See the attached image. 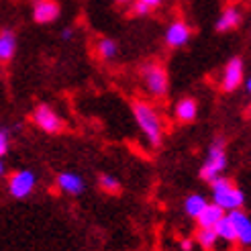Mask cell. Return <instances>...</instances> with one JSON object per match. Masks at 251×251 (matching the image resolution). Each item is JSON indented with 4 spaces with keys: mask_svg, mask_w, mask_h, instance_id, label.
Listing matches in <instances>:
<instances>
[{
    "mask_svg": "<svg viewBox=\"0 0 251 251\" xmlns=\"http://www.w3.org/2000/svg\"><path fill=\"white\" fill-rule=\"evenodd\" d=\"M131 110L145 141L151 147H159L164 141V119H161L159 110L153 104H149L147 100H135L131 104Z\"/></svg>",
    "mask_w": 251,
    "mask_h": 251,
    "instance_id": "6da1fadb",
    "label": "cell"
},
{
    "mask_svg": "<svg viewBox=\"0 0 251 251\" xmlns=\"http://www.w3.org/2000/svg\"><path fill=\"white\" fill-rule=\"evenodd\" d=\"M210 202L221 206L225 212L239 210L245 204V194L239 186L233 180H229L227 176H221L215 182H210Z\"/></svg>",
    "mask_w": 251,
    "mask_h": 251,
    "instance_id": "7a4b0ae2",
    "label": "cell"
},
{
    "mask_svg": "<svg viewBox=\"0 0 251 251\" xmlns=\"http://www.w3.org/2000/svg\"><path fill=\"white\" fill-rule=\"evenodd\" d=\"M225 170H227V145H225V139L219 137L206 149V157L200 166V178L210 184L225 176Z\"/></svg>",
    "mask_w": 251,
    "mask_h": 251,
    "instance_id": "3957f363",
    "label": "cell"
},
{
    "mask_svg": "<svg viewBox=\"0 0 251 251\" xmlns=\"http://www.w3.org/2000/svg\"><path fill=\"white\" fill-rule=\"evenodd\" d=\"M141 82L149 96L153 98H166L170 90V76L168 70L159 61H147L141 68Z\"/></svg>",
    "mask_w": 251,
    "mask_h": 251,
    "instance_id": "277c9868",
    "label": "cell"
},
{
    "mask_svg": "<svg viewBox=\"0 0 251 251\" xmlns=\"http://www.w3.org/2000/svg\"><path fill=\"white\" fill-rule=\"evenodd\" d=\"M33 123L39 127L43 133H49V135H57L66 129V123L64 119H61L55 108H51L49 104L41 102V104H37L35 110H33V115H31Z\"/></svg>",
    "mask_w": 251,
    "mask_h": 251,
    "instance_id": "5b68a950",
    "label": "cell"
},
{
    "mask_svg": "<svg viewBox=\"0 0 251 251\" xmlns=\"http://www.w3.org/2000/svg\"><path fill=\"white\" fill-rule=\"evenodd\" d=\"M35 186H37V176L33 170H17L8 176V192L17 200L31 196Z\"/></svg>",
    "mask_w": 251,
    "mask_h": 251,
    "instance_id": "8992f818",
    "label": "cell"
},
{
    "mask_svg": "<svg viewBox=\"0 0 251 251\" xmlns=\"http://www.w3.org/2000/svg\"><path fill=\"white\" fill-rule=\"evenodd\" d=\"M245 82V66L241 57H231L223 68L221 74V90L223 92H235L237 88Z\"/></svg>",
    "mask_w": 251,
    "mask_h": 251,
    "instance_id": "52a82bcc",
    "label": "cell"
},
{
    "mask_svg": "<svg viewBox=\"0 0 251 251\" xmlns=\"http://www.w3.org/2000/svg\"><path fill=\"white\" fill-rule=\"evenodd\" d=\"M190 37H192V29H190V25H188L186 21L178 19V21H172L168 25V29L164 33V41L168 47L172 49H180L184 45H188V41H190Z\"/></svg>",
    "mask_w": 251,
    "mask_h": 251,
    "instance_id": "ba28073f",
    "label": "cell"
},
{
    "mask_svg": "<svg viewBox=\"0 0 251 251\" xmlns=\"http://www.w3.org/2000/svg\"><path fill=\"white\" fill-rule=\"evenodd\" d=\"M33 21L37 25H49L55 23L61 15V6L57 0H33V8H31Z\"/></svg>",
    "mask_w": 251,
    "mask_h": 251,
    "instance_id": "9c48e42d",
    "label": "cell"
},
{
    "mask_svg": "<svg viewBox=\"0 0 251 251\" xmlns=\"http://www.w3.org/2000/svg\"><path fill=\"white\" fill-rule=\"evenodd\" d=\"M231 223H233V229H235V235H237V243L243 245V247H249L251 245V219L249 215L239 208V210H231L227 212Z\"/></svg>",
    "mask_w": 251,
    "mask_h": 251,
    "instance_id": "30bf717a",
    "label": "cell"
},
{
    "mask_svg": "<svg viewBox=\"0 0 251 251\" xmlns=\"http://www.w3.org/2000/svg\"><path fill=\"white\" fill-rule=\"evenodd\" d=\"M57 188L64 194H70V196H80L84 190H86V182L80 174L76 172H61L57 176Z\"/></svg>",
    "mask_w": 251,
    "mask_h": 251,
    "instance_id": "8fae6325",
    "label": "cell"
},
{
    "mask_svg": "<svg viewBox=\"0 0 251 251\" xmlns=\"http://www.w3.org/2000/svg\"><path fill=\"white\" fill-rule=\"evenodd\" d=\"M241 21H243L241 8L235 6V4H231V6H227V8H225L221 15H219V19H217V23H215V29H217L219 33H229V31H233V29L239 27Z\"/></svg>",
    "mask_w": 251,
    "mask_h": 251,
    "instance_id": "7c38bea8",
    "label": "cell"
},
{
    "mask_svg": "<svg viewBox=\"0 0 251 251\" xmlns=\"http://www.w3.org/2000/svg\"><path fill=\"white\" fill-rule=\"evenodd\" d=\"M174 117L178 123H194L198 117V102L190 96L180 98L174 106Z\"/></svg>",
    "mask_w": 251,
    "mask_h": 251,
    "instance_id": "4fadbf2b",
    "label": "cell"
},
{
    "mask_svg": "<svg viewBox=\"0 0 251 251\" xmlns=\"http://www.w3.org/2000/svg\"><path fill=\"white\" fill-rule=\"evenodd\" d=\"M225 215H227V212H225L221 206L208 202V206L202 210V215L196 219L198 229H215L217 225H219V221H221Z\"/></svg>",
    "mask_w": 251,
    "mask_h": 251,
    "instance_id": "5bb4252c",
    "label": "cell"
},
{
    "mask_svg": "<svg viewBox=\"0 0 251 251\" xmlns=\"http://www.w3.org/2000/svg\"><path fill=\"white\" fill-rule=\"evenodd\" d=\"M17 53V33L12 29L0 31V61H10Z\"/></svg>",
    "mask_w": 251,
    "mask_h": 251,
    "instance_id": "9a60e30c",
    "label": "cell"
},
{
    "mask_svg": "<svg viewBox=\"0 0 251 251\" xmlns=\"http://www.w3.org/2000/svg\"><path fill=\"white\" fill-rule=\"evenodd\" d=\"M208 206V200H206V196H202V194H188L186 198H184V212L190 219H198L200 215H202V210Z\"/></svg>",
    "mask_w": 251,
    "mask_h": 251,
    "instance_id": "2e32d148",
    "label": "cell"
},
{
    "mask_svg": "<svg viewBox=\"0 0 251 251\" xmlns=\"http://www.w3.org/2000/svg\"><path fill=\"white\" fill-rule=\"evenodd\" d=\"M96 53L100 59L104 61H110L119 55V43L115 39H110V37H100L96 41Z\"/></svg>",
    "mask_w": 251,
    "mask_h": 251,
    "instance_id": "e0dca14e",
    "label": "cell"
},
{
    "mask_svg": "<svg viewBox=\"0 0 251 251\" xmlns=\"http://www.w3.org/2000/svg\"><path fill=\"white\" fill-rule=\"evenodd\" d=\"M194 241L202 247L204 251H215V247L219 245L221 239H219V235H217L215 229H198Z\"/></svg>",
    "mask_w": 251,
    "mask_h": 251,
    "instance_id": "ac0fdd59",
    "label": "cell"
},
{
    "mask_svg": "<svg viewBox=\"0 0 251 251\" xmlns=\"http://www.w3.org/2000/svg\"><path fill=\"white\" fill-rule=\"evenodd\" d=\"M215 231H217V235H219L221 241L229 243V245H235V243H237V235H235V229H233V223H231L229 215H225V217L219 221V225L215 227Z\"/></svg>",
    "mask_w": 251,
    "mask_h": 251,
    "instance_id": "d6986e66",
    "label": "cell"
},
{
    "mask_svg": "<svg viewBox=\"0 0 251 251\" xmlns=\"http://www.w3.org/2000/svg\"><path fill=\"white\" fill-rule=\"evenodd\" d=\"M98 184H100V188H102L104 192H108V194H117V192H121V182H119L117 176L102 174V176L98 178Z\"/></svg>",
    "mask_w": 251,
    "mask_h": 251,
    "instance_id": "ffe728a7",
    "label": "cell"
},
{
    "mask_svg": "<svg viewBox=\"0 0 251 251\" xmlns=\"http://www.w3.org/2000/svg\"><path fill=\"white\" fill-rule=\"evenodd\" d=\"M8 147H10V137H8V131L0 129V157H4L8 153Z\"/></svg>",
    "mask_w": 251,
    "mask_h": 251,
    "instance_id": "44dd1931",
    "label": "cell"
},
{
    "mask_svg": "<svg viewBox=\"0 0 251 251\" xmlns=\"http://www.w3.org/2000/svg\"><path fill=\"white\" fill-rule=\"evenodd\" d=\"M151 12V8L149 6H145V4H141V2H133V6H131V15H135V17H145V15H149Z\"/></svg>",
    "mask_w": 251,
    "mask_h": 251,
    "instance_id": "7402d4cb",
    "label": "cell"
},
{
    "mask_svg": "<svg viewBox=\"0 0 251 251\" xmlns=\"http://www.w3.org/2000/svg\"><path fill=\"white\" fill-rule=\"evenodd\" d=\"M194 243H196L194 239H182L180 241V249L182 251H192L194 249Z\"/></svg>",
    "mask_w": 251,
    "mask_h": 251,
    "instance_id": "603a6c76",
    "label": "cell"
},
{
    "mask_svg": "<svg viewBox=\"0 0 251 251\" xmlns=\"http://www.w3.org/2000/svg\"><path fill=\"white\" fill-rule=\"evenodd\" d=\"M137 2H141V4H145V6H149V8H155V6H159L164 0H137Z\"/></svg>",
    "mask_w": 251,
    "mask_h": 251,
    "instance_id": "cb8c5ba5",
    "label": "cell"
},
{
    "mask_svg": "<svg viewBox=\"0 0 251 251\" xmlns=\"http://www.w3.org/2000/svg\"><path fill=\"white\" fill-rule=\"evenodd\" d=\"M72 37H74V29H72V27H68V29L61 31V39H64V41H70Z\"/></svg>",
    "mask_w": 251,
    "mask_h": 251,
    "instance_id": "d4e9b609",
    "label": "cell"
},
{
    "mask_svg": "<svg viewBox=\"0 0 251 251\" xmlns=\"http://www.w3.org/2000/svg\"><path fill=\"white\" fill-rule=\"evenodd\" d=\"M6 174V164H4V157H0V178Z\"/></svg>",
    "mask_w": 251,
    "mask_h": 251,
    "instance_id": "484cf974",
    "label": "cell"
},
{
    "mask_svg": "<svg viewBox=\"0 0 251 251\" xmlns=\"http://www.w3.org/2000/svg\"><path fill=\"white\" fill-rule=\"evenodd\" d=\"M245 88H247V92L251 94V78H247V80H245Z\"/></svg>",
    "mask_w": 251,
    "mask_h": 251,
    "instance_id": "4316f807",
    "label": "cell"
},
{
    "mask_svg": "<svg viewBox=\"0 0 251 251\" xmlns=\"http://www.w3.org/2000/svg\"><path fill=\"white\" fill-rule=\"evenodd\" d=\"M115 2H119V4H127V2H131V0H115Z\"/></svg>",
    "mask_w": 251,
    "mask_h": 251,
    "instance_id": "83f0119b",
    "label": "cell"
}]
</instances>
